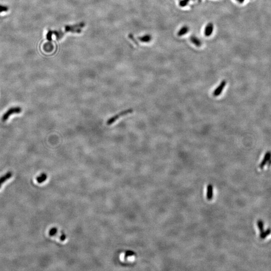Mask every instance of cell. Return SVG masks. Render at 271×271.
Returning a JSON list of instances; mask_svg holds the SVG:
<instances>
[{
  "instance_id": "obj_1",
  "label": "cell",
  "mask_w": 271,
  "mask_h": 271,
  "mask_svg": "<svg viewBox=\"0 0 271 271\" xmlns=\"http://www.w3.org/2000/svg\"><path fill=\"white\" fill-rule=\"evenodd\" d=\"M133 112V109H126V110H124L123 111H121L120 113L117 114V115L112 117L111 118H109V119L107 120V125L108 126L111 125V124L114 123L120 117L126 116V115H127L129 114H131V113H132Z\"/></svg>"
},
{
  "instance_id": "obj_2",
  "label": "cell",
  "mask_w": 271,
  "mask_h": 271,
  "mask_svg": "<svg viewBox=\"0 0 271 271\" xmlns=\"http://www.w3.org/2000/svg\"><path fill=\"white\" fill-rule=\"evenodd\" d=\"M85 26L84 22H81L73 25H66L65 26V32H72L80 33L81 32L80 28H82Z\"/></svg>"
},
{
  "instance_id": "obj_3",
  "label": "cell",
  "mask_w": 271,
  "mask_h": 271,
  "mask_svg": "<svg viewBox=\"0 0 271 271\" xmlns=\"http://www.w3.org/2000/svg\"><path fill=\"white\" fill-rule=\"evenodd\" d=\"M22 109L19 107H11L10 109L7 111L3 116L2 120L3 122H6L7 120H8L9 118L11 115L14 114H19L21 113Z\"/></svg>"
},
{
  "instance_id": "obj_4",
  "label": "cell",
  "mask_w": 271,
  "mask_h": 271,
  "mask_svg": "<svg viewBox=\"0 0 271 271\" xmlns=\"http://www.w3.org/2000/svg\"><path fill=\"white\" fill-rule=\"evenodd\" d=\"M226 85H227L226 80H224L222 81L218 87L215 89L213 93H212L213 95L215 97H219V95H220L223 92V89L226 86Z\"/></svg>"
},
{
  "instance_id": "obj_5",
  "label": "cell",
  "mask_w": 271,
  "mask_h": 271,
  "mask_svg": "<svg viewBox=\"0 0 271 271\" xmlns=\"http://www.w3.org/2000/svg\"><path fill=\"white\" fill-rule=\"evenodd\" d=\"M271 159V152H267L265 154V156L264 157L262 161L261 162V163L259 165V167L261 169H263L266 164L268 163L270 160Z\"/></svg>"
},
{
  "instance_id": "obj_6",
  "label": "cell",
  "mask_w": 271,
  "mask_h": 271,
  "mask_svg": "<svg viewBox=\"0 0 271 271\" xmlns=\"http://www.w3.org/2000/svg\"><path fill=\"white\" fill-rule=\"evenodd\" d=\"M213 188L211 184H208L207 187V193H206V197L207 199L210 201L212 199L213 196Z\"/></svg>"
},
{
  "instance_id": "obj_7",
  "label": "cell",
  "mask_w": 271,
  "mask_h": 271,
  "mask_svg": "<svg viewBox=\"0 0 271 271\" xmlns=\"http://www.w3.org/2000/svg\"><path fill=\"white\" fill-rule=\"evenodd\" d=\"M213 31V25L211 23L208 24L204 30V35L206 37L210 36Z\"/></svg>"
},
{
  "instance_id": "obj_8",
  "label": "cell",
  "mask_w": 271,
  "mask_h": 271,
  "mask_svg": "<svg viewBox=\"0 0 271 271\" xmlns=\"http://www.w3.org/2000/svg\"><path fill=\"white\" fill-rule=\"evenodd\" d=\"M12 176V173L11 172H9L7 173L4 176L0 177V185H2L3 183H4L5 182L9 179Z\"/></svg>"
},
{
  "instance_id": "obj_9",
  "label": "cell",
  "mask_w": 271,
  "mask_h": 271,
  "mask_svg": "<svg viewBox=\"0 0 271 271\" xmlns=\"http://www.w3.org/2000/svg\"><path fill=\"white\" fill-rule=\"evenodd\" d=\"M138 39L141 42L148 43L151 40L152 37L150 35H145L144 36L139 37Z\"/></svg>"
},
{
  "instance_id": "obj_10",
  "label": "cell",
  "mask_w": 271,
  "mask_h": 271,
  "mask_svg": "<svg viewBox=\"0 0 271 271\" xmlns=\"http://www.w3.org/2000/svg\"><path fill=\"white\" fill-rule=\"evenodd\" d=\"M189 31V28L188 27L186 26H184L182 28H181L180 30L179 31L178 33V35L179 36H183L187 33V32Z\"/></svg>"
},
{
  "instance_id": "obj_11",
  "label": "cell",
  "mask_w": 271,
  "mask_h": 271,
  "mask_svg": "<svg viewBox=\"0 0 271 271\" xmlns=\"http://www.w3.org/2000/svg\"><path fill=\"white\" fill-rule=\"evenodd\" d=\"M190 40L191 42L193 43L196 46L200 47L201 45V43L200 42L199 39L195 36H192L190 38Z\"/></svg>"
},
{
  "instance_id": "obj_12",
  "label": "cell",
  "mask_w": 271,
  "mask_h": 271,
  "mask_svg": "<svg viewBox=\"0 0 271 271\" xmlns=\"http://www.w3.org/2000/svg\"><path fill=\"white\" fill-rule=\"evenodd\" d=\"M47 175L45 173H42L37 178V181L39 183H42L46 180Z\"/></svg>"
},
{
  "instance_id": "obj_13",
  "label": "cell",
  "mask_w": 271,
  "mask_h": 271,
  "mask_svg": "<svg viewBox=\"0 0 271 271\" xmlns=\"http://www.w3.org/2000/svg\"><path fill=\"white\" fill-rule=\"evenodd\" d=\"M271 233V229H268L267 230L265 231H262V233H260V238L262 239H264L267 237L268 235H269Z\"/></svg>"
},
{
  "instance_id": "obj_14",
  "label": "cell",
  "mask_w": 271,
  "mask_h": 271,
  "mask_svg": "<svg viewBox=\"0 0 271 271\" xmlns=\"http://www.w3.org/2000/svg\"><path fill=\"white\" fill-rule=\"evenodd\" d=\"M257 225L258 227V229L260 230V233L264 231V223L262 220H258L257 222Z\"/></svg>"
},
{
  "instance_id": "obj_15",
  "label": "cell",
  "mask_w": 271,
  "mask_h": 271,
  "mask_svg": "<svg viewBox=\"0 0 271 271\" xmlns=\"http://www.w3.org/2000/svg\"><path fill=\"white\" fill-rule=\"evenodd\" d=\"M57 232H58V231H57V229L56 228H52L49 231V235L51 237H53V236H55V235H57Z\"/></svg>"
},
{
  "instance_id": "obj_16",
  "label": "cell",
  "mask_w": 271,
  "mask_h": 271,
  "mask_svg": "<svg viewBox=\"0 0 271 271\" xmlns=\"http://www.w3.org/2000/svg\"><path fill=\"white\" fill-rule=\"evenodd\" d=\"M53 34V31H52L51 30H49L46 35L47 39L48 41H51L52 40V36Z\"/></svg>"
},
{
  "instance_id": "obj_17",
  "label": "cell",
  "mask_w": 271,
  "mask_h": 271,
  "mask_svg": "<svg viewBox=\"0 0 271 271\" xmlns=\"http://www.w3.org/2000/svg\"><path fill=\"white\" fill-rule=\"evenodd\" d=\"M9 10V8L6 6L0 5V13L7 12Z\"/></svg>"
},
{
  "instance_id": "obj_18",
  "label": "cell",
  "mask_w": 271,
  "mask_h": 271,
  "mask_svg": "<svg viewBox=\"0 0 271 271\" xmlns=\"http://www.w3.org/2000/svg\"><path fill=\"white\" fill-rule=\"evenodd\" d=\"M189 1V0H182V1H180L179 5H180L181 7H185V6L187 5Z\"/></svg>"
},
{
  "instance_id": "obj_19",
  "label": "cell",
  "mask_w": 271,
  "mask_h": 271,
  "mask_svg": "<svg viewBox=\"0 0 271 271\" xmlns=\"http://www.w3.org/2000/svg\"><path fill=\"white\" fill-rule=\"evenodd\" d=\"M129 38H130L133 41H134V43H135L136 44H138V43H137V41H136V40L135 39L134 37V36L132 34H130L129 35Z\"/></svg>"
},
{
  "instance_id": "obj_20",
  "label": "cell",
  "mask_w": 271,
  "mask_h": 271,
  "mask_svg": "<svg viewBox=\"0 0 271 271\" xmlns=\"http://www.w3.org/2000/svg\"><path fill=\"white\" fill-rule=\"evenodd\" d=\"M1 185H0V188H1Z\"/></svg>"
}]
</instances>
